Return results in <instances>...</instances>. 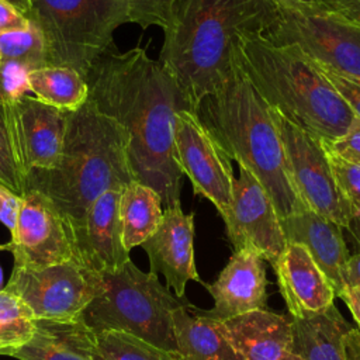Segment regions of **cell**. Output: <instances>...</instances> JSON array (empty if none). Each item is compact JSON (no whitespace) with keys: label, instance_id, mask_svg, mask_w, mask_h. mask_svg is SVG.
Masks as SVG:
<instances>
[{"label":"cell","instance_id":"1","mask_svg":"<svg viewBox=\"0 0 360 360\" xmlns=\"http://www.w3.org/2000/svg\"><path fill=\"white\" fill-rule=\"evenodd\" d=\"M86 82L89 100L127 131L135 180L160 195L163 210L180 204L183 174L174 158V122L177 111L190 105L169 72L142 48L108 51Z\"/></svg>","mask_w":360,"mask_h":360},{"label":"cell","instance_id":"2","mask_svg":"<svg viewBox=\"0 0 360 360\" xmlns=\"http://www.w3.org/2000/svg\"><path fill=\"white\" fill-rule=\"evenodd\" d=\"M277 17L273 0H176L159 62L195 111L231 73L239 39L264 34Z\"/></svg>","mask_w":360,"mask_h":360},{"label":"cell","instance_id":"3","mask_svg":"<svg viewBox=\"0 0 360 360\" xmlns=\"http://www.w3.org/2000/svg\"><path fill=\"white\" fill-rule=\"evenodd\" d=\"M128 142L121 124L87 98L79 110L68 114L63 146L55 165L25 174L24 188L37 190L51 200L63 219L69 240L101 194L122 190L135 180Z\"/></svg>","mask_w":360,"mask_h":360},{"label":"cell","instance_id":"4","mask_svg":"<svg viewBox=\"0 0 360 360\" xmlns=\"http://www.w3.org/2000/svg\"><path fill=\"white\" fill-rule=\"evenodd\" d=\"M195 114L228 158L260 181L280 219L307 208L290 179L273 110L236 62L219 89L198 104Z\"/></svg>","mask_w":360,"mask_h":360},{"label":"cell","instance_id":"5","mask_svg":"<svg viewBox=\"0 0 360 360\" xmlns=\"http://www.w3.org/2000/svg\"><path fill=\"white\" fill-rule=\"evenodd\" d=\"M235 62L273 110L319 139L342 136L356 120L319 66L294 45L246 34Z\"/></svg>","mask_w":360,"mask_h":360},{"label":"cell","instance_id":"6","mask_svg":"<svg viewBox=\"0 0 360 360\" xmlns=\"http://www.w3.org/2000/svg\"><path fill=\"white\" fill-rule=\"evenodd\" d=\"M101 277L103 288L82 312L84 323L93 332L124 330L176 353L173 312L193 304L176 297L158 274L139 270L131 260Z\"/></svg>","mask_w":360,"mask_h":360},{"label":"cell","instance_id":"7","mask_svg":"<svg viewBox=\"0 0 360 360\" xmlns=\"http://www.w3.org/2000/svg\"><path fill=\"white\" fill-rule=\"evenodd\" d=\"M39 28L46 63L66 66L84 79L108 52L114 31L129 22L128 0H34L28 15Z\"/></svg>","mask_w":360,"mask_h":360},{"label":"cell","instance_id":"8","mask_svg":"<svg viewBox=\"0 0 360 360\" xmlns=\"http://www.w3.org/2000/svg\"><path fill=\"white\" fill-rule=\"evenodd\" d=\"M276 22L263 34L276 45H294L312 62L360 77V25L319 1L273 0Z\"/></svg>","mask_w":360,"mask_h":360},{"label":"cell","instance_id":"9","mask_svg":"<svg viewBox=\"0 0 360 360\" xmlns=\"http://www.w3.org/2000/svg\"><path fill=\"white\" fill-rule=\"evenodd\" d=\"M273 110V108H271ZM290 179L304 205L346 229L354 211L342 193L322 141L273 110Z\"/></svg>","mask_w":360,"mask_h":360},{"label":"cell","instance_id":"10","mask_svg":"<svg viewBox=\"0 0 360 360\" xmlns=\"http://www.w3.org/2000/svg\"><path fill=\"white\" fill-rule=\"evenodd\" d=\"M4 288L21 298L35 319H72L100 292L103 277L70 259L41 269L14 266Z\"/></svg>","mask_w":360,"mask_h":360},{"label":"cell","instance_id":"11","mask_svg":"<svg viewBox=\"0 0 360 360\" xmlns=\"http://www.w3.org/2000/svg\"><path fill=\"white\" fill-rule=\"evenodd\" d=\"M174 158L195 194L210 200L224 218L235 180L231 159L191 108L179 110L174 122Z\"/></svg>","mask_w":360,"mask_h":360},{"label":"cell","instance_id":"12","mask_svg":"<svg viewBox=\"0 0 360 360\" xmlns=\"http://www.w3.org/2000/svg\"><path fill=\"white\" fill-rule=\"evenodd\" d=\"M235 250H256L271 266L285 248V236L273 201L260 181L243 166L235 177L226 215L222 218Z\"/></svg>","mask_w":360,"mask_h":360},{"label":"cell","instance_id":"13","mask_svg":"<svg viewBox=\"0 0 360 360\" xmlns=\"http://www.w3.org/2000/svg\"><path fill=\"white\" fill-rule=\"evenodd\" d=\"M8 246L15 267L41 269L75 259L59 211L37 190L22 193Z\"/></svg>","mask_w":360,"mask_h":360},{"label":"cell","instance_id":"14","mask_svg":"<svg viewBox=\"0 0 360 360\" xmlns=\"http://www.w3.org/2000/svg\"><path fill=\"white\" fill-rule=\"evenodd\" d=\"M193 242L194 212L186 214L177 204L163 210L158 229L141 245L149 257L150 271L162 274L176 297H186L188 281L204 285L195 267Z\"/></svg>","mask_w":360,"mask_h":360},{"label":"cell","instance_id":"15","mask_svg":"<svg viewBox=\"0 0 360 360\" xmlns=\"http://www.w3.org/2000/svg\"><path fill=\"white\" fill-rule=\"evenodd\" d=\"M214 300L211 309L194 311L214 321H224L267 307L264 259L253 249H238L212 284H204Z\"/></svg>","mask_w":360,"mask_h":360},{"label":"cell","instance_id":"16","mask_svg":"<svg viewBox=\"0 0 360 360\" xmlns=\"http://www.w3.org/2000/svg\"><path fill=\"white\" fill-rule=\"evenodd\" d=\"M120 195L121 190H108L101 194L87 210L79 229L70 236L75 259L97 273L114 271L131 260L122 243Z\"/></svg>","mask_w":360,"mask_h":360},{"label":"cell","instance_id":"17","mask_svg":"<svg viewBox=\"0 0 360 360\" xmlns=\"http://www.w3.org/2000/svg\"><path fill=\"white\" fill-rule=\"evenodd\" d=\"M68 114L34 96H25L13 104L24 179L32 169H51L55 165L63 146Z\"/></svg>","mask_w":360,"mask_h":360},{"label":"cell","instance_id":"18","mask_svg":"<svg viewBox=\"0 0 360 360\" xmlns=\"http://www.w3.org/2000/svg\"><path fill=\"white\" fill-rule=\"evenodd\" d=\"M273 269L290 316H305L333 305L332 283L302 245L287 242Z\"/></svg>","mask_w":360,"mask_h":360},{"label":"cell","instance_id":"19","mask_svg":"<svg viewBox=\"0 0 360 360\" xmlns=\"http://www.w3.org/2000/svg\"><path fill=\"white\" fill-rule=\"evenodd\" d=\"M287 242L302 245L332 283L336 297L345 287L349 249L343 228L336 222L305 208L280 219Z\"/></svg>","mask_w":360,"mask_h":360},{"label":"cell","instance_id":"20","mask_svg":"<svg viewBox=\"0 0 360 360\" xmlns=\"http://www.w3.org/2000/svg\"><path fill=\"white\" fill-rule=\"evenodd\" d=\"M218 322L240 360H277L291 353V318L266 308Z\"/></svg>","mask_w":360,"mask_h":360},{"label":"cell","instance_id":"21","mask_svg":"<svg viewBox=\"0 0 360 360\" xmlns=\"http://www.w3.org/2000/svg\"><path fill=\"white\" fill-rule=\"evenodd\" d=\"M7 356L18 360H96L93 330L82 315L72 319H37L32 338Z\"/></svg>","mask_w":360,"mask_h":360},{"label":"cell","instance_id":"22","mask_svg":"<svg viewBox=\"0 0 360 360\" xmlns=\"http://www.w3.org/2000/svg\"><path fill=\"white\" fill-rule=\"evenodd\" d=\"M291 318V353L302 360H346L343 340L353 328L333 305L323 311Z\"/></svg>","mask_w":360,"mask_h":360},{"label":"cell","instance_id":"23","mask_svg":"<svg viewBox=\"0 0 360 360\" xmlns=\"http://www.w3.org/2000/svg\"><path fill=\"white\" fill-rule=\"evenodd\" d=\"M173 332L180 360H240L219 322L197 314L193 305L173 312Z\"/></svg>","mask_w":360,"mask_h":360},{"label":"cell","instance_id":"24","mask_svg":"<svg viewBox=\"0 0 360 360\" xmlns=\"http://www.w3.org/2000/svg\"><path fill=\"white\" fill-rule=\"evenodd\" d=\"M163 217L160 195L136 180L128 183L120 195V221L124 248L141 246L158 229Z\"/></svg>","mask_w":360,"mask_h":360},{"label":"cell","instance_id":"25","mask_svg":"<svg viewBox=\"0 0 360 360\" xmlns=\"http://www.w3.org/2000/svg\"><path fill=\"white\" fill-rule=\"evenodd\" d=\"M28 83L34 97L68 112L79 110L89 98L86 79L72 68L48 65L31 70Z\"/></svg>","mask_w":360,"mask_h":360},{"label":"cell","instance_id":"26","mask_svg":"<svg viewBox=\"0 0 360 360\" xmlns=\"http://www.w3.org/2000/svg\"><path fill=\"white\" fill-rule=\"evenodd\" d=\"M93 347L96 360H180L177 353L115 329L93 332Z\"/></svg>","mask_w":360,"mask_h":360},{"label":"cell","instance_id":"27","mask_svg":"<svg viewBox=\"0 0 360 360\" xmlns=\"http://www.w3.org/2000/svg\"><path fill=\"white\" fill-rule=\"evenodd\" d=\"M35 321L21 298L6 288L0 290V345L7 349V353L32 338Z\"/></svg>","mask_w":360,"mask_h":360},{"label":"cell","instance_id":"28","mask_svg":"<svg viewBox=\"0 0 360 360\" xmlns=\"http://www.w3.org/2000/svg\"><path fill=\"white\" fill-rule=\"evenodd\" d=\"M0 184L18 195L24 193V172L15 136L13 104L0 98Z\"/></svg>","mask_w":360,"mask_h":360},{"label":"cell","instance_id":"29","mask_svg":"<svg viewBox=\"0 0 360 360\" xmlns=\"http://www.w3.org/2000/svg\"><path fill=\"white\" fill-rule=\"evenodd\" d=\"M0 58L20 62L30 70L48 66L44 38L34 21L25 30L0 32Z\"/></svg>","mask_w":360,"mask_h":360},{"label":"cell","instance_id":"30","mask_svg":"<svg viewBox=\"0 0 360 360\" xmlns=\"http://www.w3.org/2000/svg\"><path fill=\"white\" fill-rule=\"evenodd\" d=\"M30 69L15 60H0V98L8 104L20 101L25 96H31L28 83Z\"/></svg>","mask_w":360,"mask_h":360},{"label":"cell","instance_id":"31","mask_svg":"<svg viewBox=\"0 0 360 360\" xmlns=\"http://www.w3.org/2000/svg\"><path fill=\"white\" fill-rule=\"evenodd\" d=\"M129 22L146 30L150 25L165 30L170 20L176 0H128Z\"/></svg>","mask_w":360,"mask_h":360},{"label":"cell","instance_id":"32","mask_svg":"<svg viewBox=\"0 0 360 360\" xmlns=\"http://www.w3.org/2000/svg\"><path fill=\"white\" fill-rule=\"evenodd\" d=\"M328 156L342 193L350 202L354 214L360 212V166L347 163L330 153Z\"/></svg>","mask_w":360,"mask_h":360},{"label":"cell","instance_id":"33","mask_svg":"<svg viewBox=\"0 0 360 360\" xmlns=\"http://www.w3.org/2000/svg\"><path fill=\"white\" fill-rule=\"evenodd\" d=\"M322 141L328 153L356 166H360V120L356 118L350 128L333 141Z\"/></svg>","mask_w":360,"mask_h":360},{"label":"cell","instance_id":"34","mask_svg":"<svg viewBox=\"0 0 360 360\" xmlns=\"http://www.w3.org/2000/svg\"><path fill=\"white\" fill-rule=\"evenodd\" d=\"M318 66L330 82L333 89L338 91V94L342 97V100L347 104L350 111L356 115V118L360 120V77L343 75L322 65Z\"/></svg>","mask_w":360,"mask_h":360},{"label":"cell","instance_id":"35","mask_svg":"<svg viewBox=\"0 0 360 360\" xmlns=\"http://www.w3.org/2000/svg\"><path fill=\"white\" fill-rule=\"evenodd\" d=\"M20 205L21 195L0 184V222L10 231V233L15 228Z\"/></svg>","mask_w":360,"mask_h":360},{"label":"cell","instance_id":"36","mask_svg":"<svg viewBox=\"0 0 360 360\" xmlns=\"http://www.w3.org/2000/svg\"><path fill=\"white\" fill-rule=\"evenodd\" d=\"M30 18L6 0H0V32L21 31L28 28Z\"/></svg>","mask_w":360,"mask_h":360},{"label":"cell","instance_id":"37","mask_svg":"<svg viewBox=\"0 0 360 360\" xmlns=\"http://www.w3.org/2000/svg\"><path fill=\"white\" fill-rule=\"evenodd\" d=\"M332 11L360 25V0H316Z\"/></svg>","mask_w":360,"mask_h":360},{"label":"cell","instance_id":"38","mask_svg":"<svg viewBox=\"0 0 360 360\" xmlns=\"http://www.w3.org/2000/svg\"><path fill=\"white\" fill-rule=\"evenodd\" d=\"M345 301L349 311L353 315V319L357 323V329L360 330V287L357 285H346L338 295Z\"/></svg>","mask_w":360,"mask_h":360},{"label":"cell","instance_id":"39","mask_svg":"<svg viewBox=\"0 0 360 360\" xmlns=\"http://www.w3.org/2000/svg\"><path fill=\"white\" fill-rule=\"evenodd\" d=\"M345 357L346 360H360V330L357 328H352L343 340Z\"/></svg>","mask_w":360,"mask_h":360},{"label":"cell","instance_id":"40","mask_svg":"<svg viewBox=\"0 0 360 360\" xmlns=\"http://www.w3.org/2000/svg\"><path fill=\"white\" fill-rule=\"evenodd\" d=\"M346 285L360 287V249L349 256L345 270V287Z\"/></svg>","mask_w":360,"mask_h":360},{"label":"cell","instance_id":"41","mask_svg":"<svg viewBox=\"0 0 360 360\" xmlns=\"http://www.w3.org/2000/svg\"><path fill=\"white\" fill-rule=\"evenodd\" d=\"M346 229L349 231V233L352 235L353 240L356 242L357 249H360V212L354 214L353 219L350 221V224H349V226Z\"/></svg>","mask_w":360,"mask_h":360},{"label":"cell","instance_id":"42","mask_svg":"<svg viewBox=\"0 0 360 360\" xmlns=\"http://www.w3.org/2000/svg\"><path fill=\"white\" fill-rule=\"evenodd\" d=\"M8 1L11 6H14L18 11H21L25 17L30 15L31 8H32V1L34 0H6Z\"/></svg>","mask_w":360,"mask_h":360},{"label":"cell","instance_id":"43","mask_svg":"<svg viewBox=\"0 0 360 360\" xmlns=\"http://www.w3.org/2000/svg\"><path fill=\"white\" fill-rule=\"evenodd\" d=\"M1 249H10L8 243H6V245H0V250H1ZM3 281H4V277H3V269H1V266H0V290H3V288H4Z\"/></svg>","mask_w":360,"mask_h":360},{"label":"cell","instance_id":"44","mask_svg":"<svg viewBox=\"0 0 360 360\" xmlns=\"http://www.w3.org/2000/svg\"><path fill=\"white\" fill-rule=\"evenodd\" d=\"M277 360H302V359L298 357V356H295L294 353H287V354H284L283 357H280V359H277Z\"/></svg>","mask_w":360,"mask_h":360},{"label":"cell","instance_id":"45","mask_svg":"<svg viewBox=\"0 0 360 360\" xmlns=\"http://www.w3.org/2000/svg\"><path fill=\"white\" fill-rule=\"evenodd\" d=\"M6 353H7V349L0 345V354H6Z\"/></svg>","mask_w":360,"mask_h":360},{"label":"cell","instance_id":"46","mask_svg":"<svg viewBox=\"0 0 360 360\" xmlns=\"http://www.w3.org/2000/svg\"><path fill=\"white\" fill-rule=\"evenodd\" d=\"M297 1H304V3H312V1H316V0H297Z\"/></svg>","mask_w":360,"mask_h":360},{"label":"cell","instance_id":"47","mask_svg":"<svg viewBox=\"0 0 360 360\" xmlns=\"http://www.w3.org/2000/svg\"><path fill=\"white\" fill-rule=\"evenodd\" d=\"M0 60H1V58H0Z\"/></svg>","mask_w":360,"mask_h":360}]
</instances>
